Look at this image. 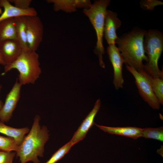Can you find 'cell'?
<instances>
[{"label": "cell", "instance_id": "cell-22", "mask_svg": "<svg viewBox=\"0 0 163 163\" xmlns=\"http://www.w3.org/2000/svg\"><path fill=\"white\" fill-rule=\"evenodd\" d=\"M73 145L69 141L56 152L45 163H56L68 153Z\"/></svg>", "mask_w": 163, "mask_h": 163}, {"label": "cell", "instance_id": "cell-17", "mask_svg": "<svg viewBox=\"0 0 163 163\" xmlns=\"http://www.w3.org/2000/svg\"><path fill=\"white\" fill-rule=\"evenodd\" d=\"M29 131L28 127L14 128L8 126L0 121V133L13 138L19 146L22 143L25 135Z\"/></svg>", "mask_w": 163, "mask_h": 163}, {"label": "cell", "instance_id": "cell-26", "mask_svg": "<svg viewBox=\"0 0 163 163\" xmlns=\"http://www.w3.org/2000/svg\"><path fill=\"white\" fill-rule=\"evenodd\" d=\"M5 63L2 57V55H1V53L0 51V65H2L5 66Z\"/></svg>", "mask_w": 163, "mask_h": 163}, {"label": "cell", "instance_id": "cell-4", "mask_svg": "<svg viewBox=\"0 0 163 163\" xmlns=\"http://www.w3.org/2000/svg\"><path fill=\"white\" fill-rule=\"evenodd\" d=\"M143 41L145 52L147 61L144 70L152 77L163 79V72L159 69L158 59L163 50V35L158 30L150 29L147 31Z\"/></svg>", "mask_w": 163, "mask_h": 163}, {"label": "cell", "instance_id": "cell-23", "mask_svg": "<svg viewBox=\"0 0 163 163\" xmlns=\"http://www.w3.org/2000/svg\"><path fill=\"white\" fill-rule=\"evenodd\" d=\"M141 7L144 9L152 10L155 7L163 4V3L157 0H143L140 2Z\"/></svg>", "mask_w": 163, "mask_h": 163}, {"label": "cell", "instance_id": "cell-27", "mask_svg": "<svg viewBox=\"0 0 163 163\" xmlns=\"http://www.w3.org/2000/svg\"><path fill=\"white\" fill-rule=\"evenodd\" d=\"M2 88V86L0 85V91ZM3 105V104L2 101L0 100V110L1 109Z\"/></svg>", "mask_w": 163, "mask_h": 163}, {"label": "cell", "instance_id": "cell-24", "mask_svg": "<svg viewBox=\"0 0 163 163\" xmlns=\"http://www.w3.org/2000/svg\"><path fill=\"white\" fill-rule=\"evenodd\" d=\"M15 155L14 152L0 151V163H13Z\"/></svg>", "mask_w": 163, "mask_h": 163}, {"label": "cell", "instance_id": "cell-7", "mask_svg": "<svg viewBox=\"0 0 163 163\" xmlns=\"http://www.w3.org/2000/svg\"><path fill=\"white\" fill-rule=\"evenodd\" d=\"M26 26L28 49L30 50L36 51L43 40V24L37 15L27 16Z\"/></svg>", "mask_w": 163, "mask_h": 163}, {"label": "cell", "instance_id": "cell-1", "mask_svg": "<svg viewBox=\"0 0 163 163\" xmlns=\"http://www.w3.org/2000/svg\"><path fill=\"white\" fill-rule=\"evenodd\" d=\"M147 31L135 28L115 41L126 65L132 67L139 72L144 70L143 61L147 57L145 52L143 41Z\"/></svg>", "mask_w": 163, "mask_h": 163}, {"label": "cell", "instance_id": "cell-14", "mask_svg": "<svg viewBox=\"0 0 163 163\" xmlns=\"http://www.w3.org/2000/svg\"><path fill=\"white\" fill-rule=\"evenodd\" d=\"M48 3H52L55 11L62 10L67 13L77 11V8H89L92 4L88 0H47Z\"/></svg>", "mask_w": 163, "mask_h": 163}, {"label": "cell", "instance_id": "cell-13", "mask_svg": "<svg viewBox=\"0 0 163 163\" xmlns=\"http://www.w3.org/2000/svg\"><path fill=\"white\" fill-rule=\"evenodd\" d=\"M0 8L3 9V11L0 16V22L19 16L37 15V11L34 8L21 9L12 5L8 0H0Z\"/></svg>", "mask_w": 163, "mask_h": 163}, {"label": "cell", "instance_id": "cell-12", "mask_svg": "<svg viewBox=\"0 0 163 163\" xmlns=\"http://www.w3.org/2000/svg\"><path fill=\"white\" fill-rule=\"evenodd\" d=\"M22 50L21 46L16 40H8L0 42V51L5 65L16 60Z\"/></svg>", "mask_w": 163, "mask_h": 163}, {"label": "cell", "instance_id": "cell-11", "mask_svg": "<svg viewBox=\"0 0 163 163\" xmlns=\"http://www.w3.org/2000/svg\"><path fill=\"white\" fill-rule=\"evenodd\" d=\"M101 104V100L99 99L96 101L92 110L83 120L69 141L73 145L85 138L88 131L94 124V119L100 108Z\"/></svg>", "mask_w": 163, "mask_h": 163}, {"label": "cell", "instance_id": "cell-8", "mask_svg": "<svg viewBox=\"0 0 163 163\" xmlns=\"http://www.w3.org/2000/svg\"><path fill=\"white\" fill-rule=\"evenodd\" d=\"M107 52L113 69V83L116 89L123 88L124 80L122 73L123 58L115 44L109 45Z\"/></svg>", "mask_w": 163, "mask_h": 163}, {"label": "cell", "instance_id": "cell-5", "mask_svg": "<svg viewBox=\"0 0 163 163\" xmlns=\"http://www.w3.org/2000/svg\"><path fill=\"white\" fill-rule=\"evenodd\" d=\"M110 2L109 0L96 1L89 8L83 10L96 31L97 41L94 52L98 56L99 65L103 68L105 67L103 57L105 53L103 39L104 20L107 8Z\"/></svg>", "mask_w": 163, "mask_h": 163}, {"label": "cell", "instance_id": "cell-21", "mask_svg": "<svg viewBox=\"0 0 163 163\" xmlns=\"http://www.w3.org/2000/svg\"><path fill=\"white\" fill-rule=\"evenodd\" d=\"M142 137L163 141V128H146L142 129Z\"/></svg>", "mask_w": 163, "mask_h": 163}, {"label": "cell", "instance_id": "cell-9", "mask_svg": "<svg viewBox=\"0 0 163 163\" xmlns=\"http://www.w3.org/2000/svg\"><path fill=\"white\" fill-rule=\"evenodd\" d=\"M21 85L18 79L12 88L6 95L5 102L0 110V121L7 122L12 116V113L15 108L20 97Z\"/></svg>", "mask_w": 163, "mask_h": 163}, {"label": "cell", "instance_id": "cell-25", "mask_svg": "<svg viewBox=\"0 0 163 163\" xmlns=\"http://www.w3.org/2000/svg\"><path fill=\"white\" fill-rule=\"evenodd\" d=\"M10 2L13 3L15 7L23 9H27L30 8L31 0H11Z\"/></svg>", "mask_w": 163, "mask_h": 163}, {"label": "cell", "instance_id": "cell-6", "mask_svg": "<svg viewBox=\"0 0 163 163\" xmlns=\"http://www.w3.org/2000/svg\"><path fill=\"white\" fill-rule=\"evenodd\" d=\"M127 70L133 76L139 94L144 100L153 109H158L160 104L152 89L150 83L144 74V70L139 72L126 65Z\"/></svg>", "mask_w": 163, "mask_h": 163}, {"label": "cell", "instance_id": "cell-20", "mask_svg": "<svg viewBox=\"0 0 163 163\" xmlns=\"http://www.w3.org/2000/svg\"><path fill=\"white\" fill-rule=\"evenodd\" d=\"M15 140L8 136L0 135V151L6 152L14 151L17 152L19 148Z\"/></svg>", "mask_w": 163, "mask_h": 163}, {"label": "cell", "instance_id": "cell-18", "mask_svg": "<svg viewBox=\"0 0 163 163\" xmlns=\"http://www.w3.org/2000/svg\"><path fill=\"white\" fill-rule=\"evenodd\" d=\"M8 40H17L14 18L0 22V42Z\"/></svg>", "mask_w": 163, "mask_h": 163}, {"label": "cell", "instance_id": "cell-10", "mask_svg": "<svg viewBox=\"0 0 163 163\" xmlns=\"http://www.w3.org/2000/svg\"><path fill=\"white\" fill-rule=\"evenodd\" d=\"M116 13L107 10L105 17L104 35L108 45L115 44L117 37L116 31L121 24Z\"/></svg>", "mask_w": 163, "mask_h": 163}, {"label": "cell", "instance_id": "cell-15", "mask_svg": "<svg viewBox=\"0 0 163 163\" xmlns=\"http://www.w3.org/2000/svg\"><path fill=\"white\" fill-rule=\"evenodd\" d=\"M95 124L102 130L111 134L127 136L134 139L142 137V128L130 126L112 127Z\"/></svg>", "mask_w": 163, "mask_h": 163}, {"label": "cell", "instance_id": "cell-16", "mask_svg": "<svg viewBox=\"0 0 163 163\" xmlns=\"http://www.w3.org/2000/svg\"><path fill=\"white\" fill-rule=\"evenodd\" d=\"M26 16H21L14 18L17 40L22 50H29L26 34Z\"/></svg>", "mask_w": 163, "mask_h": 163}, {"label": "cell", "instance_id": "cell-2", "mask_svg": "<svg viewBox=\"0 0 163 163\" xmlns=\"http://www.w3.org/2000/svg\"><path fill=\"white\" fill-rule=\"evenodd\" d=\"M40 120L39 115L35 116L30 130L24 137L16 152L20 163L29 161L40 163L38 157H43L44 145L48 140L49 135L47 127L40 125Z\"/></svg>", "mask_w": 163, "mask_h": 163}, {"label": "cell", "instance_id": "cell-19", "mask_svg": "<svg viewBox=\"0 0 163 163\" xmlns=\"http://www.w3.org/2000/svg\"><path fill=\"white\" fill-rule=\"evenodd\" d=\"M144 74L149 80L152 89L160 104H163V79L158 78H154L147 73Z\"/></svg>", "mask_w": 163, "mask_h": 163}, {"label": "cell", "instance_id": "cell-3", "mask_svg": "<svg viewBox=\"0 0 163 163\" xmlns=\"http://www.w3.org/2000/svg\"><path fill=\"white\" fill-rule=\"evenodd\" d=\"M15 69L19 72L18 80L21 85L34 83L41 73L39 55L35 51L23 50L14 62L4 66L3 75Z\"/></svg>", "mask_w": 163, "mask_h": 163}]
</instances>
